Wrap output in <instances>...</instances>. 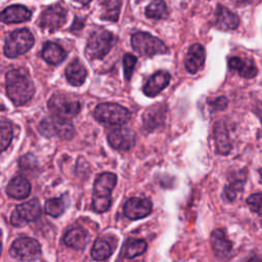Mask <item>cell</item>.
Here are the masks:
<instances>
[{
  "label": "cell",
  "instance_id": "cell-1",
  "mask_svg": "<svg viewBox=\"0 0 262 262\" xmlns=\"http://www.w3.org/2000/svg\"><path fill=\"white\" fill-rule=\"evenodd\" d=\"M6 94L16 105L26 104L34 95L35 86L26 69H12L5 76Z\"/></svg>",
  "mask_w": 262,
  "mask_h": 262
},
{
  "label": "cell",
  "instance_id": "cell-2",
  "mask_svg": "<svg viewBox=\"0 0 262 262\" xmlns=\"http://www.w3.org/2000/svg\"><path fill=\"white\" fill-rule=\"evenodd\" d=\"M117 184V175L104 172L97 176L93 185L92 209L97 213L107 211L112 205V191Z\"/></svg>",
  "mask_w": 262,
  "mask_h": 262
},
{
  "label": "cell",
  "instance_id": "cell-3",
  "mask_svg": "<svg viewBox=\"0 0 262 262\" xmlns=\"http://www.w3.org/2000/svg\"><path fill=\"white\" fill-rule=\"evenodd\" d=\"M116 44L115 36L103 29L93 31L85 47V54L89 59H102Z\"/></svg>",
  "mask_w": 262,
  "mask_h": 262
},
{
  "label": "cell",
  "instance_id": "cell-4",
  "mask_svg": "<svg viewBox=\"0 0 262 262\" xmlns=\"http://www.w3.org/2000/svg\"><path fill=\"white\" fill-rule=\"evenodd\" d=\"M34 45V36L28 29H17L5 39L4 54L9 58L17 57L31 49Z\"/></svg>",
  "mask_w": 262,
  "mask_h": 262
},
{
  "label": "cell",
  "instance_id": "cell-5",
  "mask_svg": "<svg viewBox=\"0 0 262 262\" xmlns=\"http://www.w3.org/2000/svg\"><path fill=\"white\" fill-rule=\"evenodd\" d=\"M94 117L97 121L107 125L123 126L131 119L130 112L118 104L112 102L99 103L94 110Z\"/></svg>",
  "mask_w": 262,
  "mask_h": 262
},
{
  "label": "cell",
  "instance_id": "cell-6",
  "mask_svg": "<svg viewBox=\"0 0 262 262\" xmlns=\"http://www.w3.org/2000/svg\"><path fill=\"white\" fill-rule=\"evenodd\" d=\"M131 45L134 51L140 55L151 56L168 52L167 46L159 38L144 32L133 34L131 36Z\"/></svg>",
  "mask_w": 262,
  "mask_h": 262
},
{
  "label": "cell",
  "instance_id": "cell-7",
  "mask_svg": "<svg viewBox=\"0 0 262 262\" xmlns=\"http://www.w3.org/2000/svg\"><path fill=\"white\" fill-rule=\"evenodd\" d=\"M38 128L40 133L45 137L58 136L61 139L70 140L75 134V129L71 121L55 116L44 118L40 122Z\"/></svg>",
  "mask_w": 262,
  "mask_h": 262
},
{
  "label": "cell",
  "instance_id": "cell-8",
  "mask_svg": "<svg viewBox=\"0 0 262 262\" xmlns=\"http://www.w3.org/2000/svg\"><path fill=\"white\" fill-rule=\"evenodd\" d=\"M47 104L52 116L69 121L76 117L81 110V104L78 100L70 99L62 94L52 95Z\"/></svg>",
  "mask_w": 262,
  "mask_h": 262
},
{
  "label": "cell",
  "instance_id": "cell-9",
  "mask_svg": "<svg viewBox=\"0 0 262 262\" xmlns=\"http://www.w3.org/2000/svg\"><path fill=\"white\" fill-rule=\"evenodd\" d=\"M41 206L37 199H32L15 207L10 216V223L13 226H24L36 221L41 216Z\"/></svg>",
  "mask_w": 262,
  "mask_h": 262
},
{
  "label": "cell",
  "instance_id": "cell-10",
  "mask_svg": "<svg viewBox=\"0 0 262 262\" xmlns=\"http://www.w3.org/2000/svg\"><path fill=\"white\" fill-rule=\"evenodd\" d=\"M10 255L20 261H34L41 256V246L34 238L19 237L12 243Z\"/></svg>",
  "mask_w": 262,
  "mask_h": 262
},
{
  "label": "cell",
  "instance_id": "cell-11",
  "mask_svg": "<svg viewBox=\"0 0 262 262\" xmlns=\"http://www.w3.org/2000/svg\"><path fill=\"white\" fill-rule=\"evenodd\" d=\"M67 10L58 4L47 7L40 15L39 26L49 32H53L66 23Z\"/></svg>",
  "mask_w": 262,
  "mask_h": 262
},
{
  "label": "cell",
  "instance_id": "cell-12",
  "mask_svg": "<svg viewBox=\"0 0 262 262\" xmlns=\"http://www.w3.org/2000/svg\"><path fill=\"white\" fill-rule=\"evenodd\" d=\"M107 141L115 149L128 150L135 143V133L129 128L119 127L108 132Z\"/></svg>",
  "mask_w": 262,
  "mask_h": 262
},
{
  "label": "cell",
  "instance_id": "cell-13",
  "mask_svg": "<svg viewBox=\"0 0 262 262\" xmlns=\"http://www.w3.org/2000/svg\"><path fill=\"white\" fill-rule=\"evenodd\" d=\"M152 204L146 198H131L124 205V215L131 219L136 220L147 216L151 212Z\"/></svg>",
  "mask_w": 262,
  "mask_h": 262
},
{
  "label": "cell",
  "instance_id": "cell-14",
  "mask_svg": "<svg viewBox=\"0 0 262 262\" xmlns=\"http://www.w3.org/2000/svg\"><path fill=\"white\" fill-rule=\"evenodd\" d=\"M206 59V51L205 48L199 44H192L186 53L184 59V66L188 73L196 74L204 66Z\"/></svg>",
  "mask_w": 262,
  "mask_h": 262
},
{
  "label": "cell",
  "instance_id": "cell-15",
  "mask_svg": "<svg viewBox=\"0 0 262 262\" xmlns=\"http://www.w3.org/2000/svg\"><path fill=\"white\" fill-rule=\"evenodd\" d=\"M170 79H171V76L168 72L158 71L144 84L143 86L144 94L149 97L156 96L168 86Z\"/></svg>",
  "mask_w": 262,
  "mask_h": 262
},
{
  "label": "cell",
  "instance_id": "cell-16",
  "mask_svg": "<svg viewBox=\"0 0 262 262\" xmlns=\"http://www.w3.org/2000/svg\"><path fill=\"white\" fill-rule=\"evenodd\" d=\"M166 106L163 104L151 105L143 114V127L146 131L151 132L164 124Z\"/></svg>",
  "mask_w": 262,
  "mask_h": 262
},
{
  "label": "cell",
  "instance_id": "cell-17",
  "mask_svg": "<svg viewBox=\"0 0 262 262\" xmlns=\"http://www.w3.org/2000/svg\"><path fill=\"white\" fill-rule=\"evenodd\" d=\"M32 11L20 4L7 6L1 12V20L5 24H18L27 21L31 18Z\"/></svg>",
  "mask_w": 262,
  "mask_h": 262
},
{
  "label": "cell",
  "instance_id": "cell-18",
  "mask_svg": "<svg viewBox=\"0 0 262 262\" xmlns=\"http://www.w3.org/2000/svg\"><path fill=\"white\" fill-rule=\"evenodd\" d=\"M215 27L220 30H234L239 24V19L236 14L231 12L228 8L218 5L215 12Z\"/></svg>",
  "mask_w": 262,
  "mask_h": 262
},
{
  "label": "cell",
  "instance_id": "cell-19",
  "mask_svg": "<svg viewBox=\"0 0 262 262\" xmlns=\"http://www.w3.org/2000/svg\"><path fill=\"white\" fill-rule=\"evenodd\" d=\"M31 192L30 182L23 176L13 177L6 186V193L8 196L16 200H23L29 196Z\"/></svg>",
  "mask_w": 262,
  "mask_h": 262
},
{
  "label": "cell",
  "instance_id": "cell-20",
  "mask_svg": "<svg viewBox=\"0 0 262 262\" xmlns=\"http://www.w3.org/2000/svg\"><path fill=\"white\" fill-rule=\"evenodd\" d=\"M89 241L88 232L82 227H73L69 229L64 236L63 243L75 250H82L85 248Z\"/></svg>",
  "mask_w": 262,
  "mask_h": 262
},
{
  "label": "cell",
  "instance_id": "cell-21",
  "mask_svg": "<svg viewBox=\"0 0 262 262\" xmlns=\"http://www.w3.org/2000/svg\"><path fill=\"white\" fill-rule=\"evenodd\" d=\"M41 55L47 63L56 66L64 60L67 52L59 44L48 41L43 45Z\"/></svg>",
  "mask_w": 262,
  "mask_h": 262
},
{
  "label": "cell",
  "instance_id": "cell-22",
  "mask_svg": "<svg viewBox=\"0 0 262 262\" xmlns=\"http://www.w3.org/2000/svg\"><path fill=\"white\" fill-rule=\"evenodd\" d=\"M211 243L215 254L219 258H227L231 252L232 244L222 229H215L211 234Z\"/></svg>",
  "mask_w": 262,
  "mask_h": 262
},
{
  "label": "cell",
  "instance_id": "cell-23",
  "mask_svg": "<svg viewBox=\"0 0 262 262\" xmlns=\"http://www.w3.org/2000/svg\"><path fill=\"white\" fill-rule=\"evenodd\" d=\"M228 67L231 71L236 72L241 77L246 79L254 78L257 75V68L249 59H243L237 56L230 57L228 60Z\"/></svg>",
  "mask_w": 262,
  "mask_h": 262
},
{
  "label": "cell",
  "instance_id": "cell-24",
  "mask_svg": "<svg viewBox=\"0 0 262 262\" xmlns=\"http://www.w3.org/2000/svg\"><path fill=\"white\" fill-rule=\"evenodd\" d=\"M64 74L68 82L71 85L80 86L86 79L87 71L83 63H81L78 59H74L67 66Z\"/></svg>",
  "mask_w": 262,
  "mask_h": 262
},
{
  "label": "cell",
  "instance_id": "cell-25",
  "mask_svg": "<svg viewBox=\"0 0 262 262\" xmlns=\"http://www.w3.org/2000/svg\"><path fill=\"white\" fill-rule=\"evenodd\" d=\"M214 138L217 151L221 155H227L231 149V143L229 140L228 132L221 122L215 125Z\"/></svg>",
  "mask_w": 262,
  "mask_h": 262
},
{
  "label": "cell",
  "instance_id": "cell-26",
  "mask_svg": "<svg viewBox=\"0 0 262 262\" xmlns=\"http://www.w3.org/2000/svg\"><path fill=\"white\" fill-rule=\"evenodd\" d=\"M146 243L143 239L132 238L129 239L122 249V254L124 258H134L141 255L146 250Z\"/></svg>",
  "mask_w": 262,
  "mask_h": 262
},
{
  "label": "cell",
  "instance_id": "cell-27",
  "mask_svg": "<svg viewBox=\"0 0 262 262\" xmlns=\"http://www.w3.org/2000/svg\"><path fill=\"white\" fill-rule=\"evenodd\" d=\"M113 253L112 245L104 238H98L95 241L92 250H91V257L94 260H104L108 258Z\"/></svg>",
  "mask_w": 262,
  "mask_h": 262
},
{
  "label": "cell",
  "instance_id": "cell-28",
  "mask_svg": "<svg viewBox=\"0 0 262 262\" xmlns=\"http://www.w3.org/2000/svg\"><path fill=\"white\" fill-rule=\"evenodd\" d=\"M145 15L149 18H164L168 15L167 5L164 1H154L145 8Z\"/></svg>",
  "mask_w": 262,
  "mask_h": 262
},
{
  "label": "cell",
  "instance_id": "cell-29",
  "mask_svg": "<svg viewBox=\"0 0 262 262\" xmlns=\"http://www.w3.org/2000/svg\"><path fill=\"white\" fill-rule=\"evenodd\" d=\"M103 5V11L101 14L102 19H107L111 21H116L119 16L120 7L122 5L121 1H106L101 2Z\"/></svg>",
  "mask_w": 262,
  "mask_h": 262
},
{
  "label": "cell",
  "instance_id": "cell-30",
  "mask_svg": "<svg viewBox=\"0 0 262 262\" xmlns=\"http://www.w3.org/2000/svg\"><path fill=\"white\" fill-rule=\"evenodd\" d=\"M13 136V130H12V125L9 121L2 119L0 123V138H1V150L4 151L8 145L11 142Z\"/></svg>",
  "mask_w": 262,
  "mask_h": 262
},
{
  "label": "cell",
  "instance_id": "cell-31",
  "mask_svg": "<svg viewBox=\"0 0 262 262\" xmlns=\"http://www.w3.org/2000/svg\"><path fill=\"white\" fill-rule=\"evenodd\" d=\"M64 211V203L62 199L52 198L46 201L45 203V212L52 216V217H58L60 216Z\"/></svg>",
  "mask_w": 262,
  "mask_h": 262
},
{
  "label": "cell",
  "instance_id": "cell-32",
  "mask_svg": "<svg viewBox=\"0 0 262 262\" xmlns=\"http://www.w3.org/2000/svg\"><path fill=\"white\" fill-rule=\"evenodd\" d=\"M245 180L242 178H235L229 181V183L225 186L223 196L227 201H233L236 196V193L242 190Z\"/></svg>",
  "mask_w": 262,
  "mask_h": 262
},
{
  "label": "cell",
  "instance_id": "cell-33",
  "mask_svg": "<svg viewBox=\"0 0 262 262\" xmlns=\"http://www.w3.org/2000/svg\"><path fill=\"white\" fill-rule=\"evenodd\" d=\"M137 62V57H135L131 53H126L123 57V64H124V75L127 80H130L134 71V67Z\"/></svg>",
  "mask_w": 262,
  "mask_h": 262
},
{
  "label": "cell",
  "instance_id": "cell-34",
  "mask_svg": "<svg viewBox=\"0 0 262 262\" xmlns=\"http://www.w3.org/2000/svg\"><path fill=\"white\" fill-rule=\"evenodd\" d=\"M247 204L253 212L262 216V192L251 194L247 199Z\"/></svg>",
  "mask_w": 262,
  "mask_h": 262
},
{
  "label": "cell",
  "instance_id": "cell-35",
  "mask_svg": "<svg viewBox=\"0 0 262 262\" xmlns=\"http://www.w3.org/2000/svg\"><path fill=\"white\" fill-rule=\"evenodd\" d=\"M226 104H227V100L225 99V97H218L210 102V105L211 107H213L214 111L223 110L226 107Z\"/></svg>",
  "mask_w": 262,
  "mask_h": 262
},
{
  "label": "cell",
  "instance_id": "cell-36",
  "mask_svg": "<svg viewBox=\"0 0 262 262\" xmlns=\"http://www.w3.org/2000/svg\"><path fill=\"white\" fill-rule=\"evenodd\" d=\"M248 262H262V257H258V256L252 257L249 259Z\"/></svg>",
  "mask_w": 262,
  "mask_h": 262
},
{
  "label": "cell",
  "instance_id": "cell-37",
  "mask_svg": "<svg viewBox=\"0 0 262 262\" xmlns=\"http://www.w3.org/2000/svg\"><path fill=\"white\" fill-rule=\"evenodd\" d=\"M259 173H260V182L262 183V169L259 170Z\"/></svg>",
  "mask_w": 262,
  "mask_h": 262
}]
</instances>
